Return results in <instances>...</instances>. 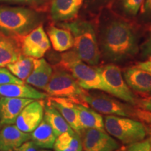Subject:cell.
<instances>
[{"instance_id":"cell-1","label":"cell","mask_w":151,"mask_h":151,"mask_svg":"<svg viewBox=\"0 0 151 151\" xmlns=\"http://www.w3.org/2000/svg\"><path fill=\"white\" fill-rule=\"evenodd\" d=\"M100 55L110 63H122L140 52V35L137 24L106 9L95 19Z\"/></svg>"},{"instance_id":"cell-2","label":"cell","mask_w":151,"mask_h":151,"mask_svg":"<svg viewBox=\"0 0 151 151\" xmlns=\"http://www.w3.org/2000/svg\"><path fill=\"white\" fill-rule=\"evenodd\" d=\"M60 26L68 29L73 38V50L85 63L97 66L101 55L98 46L96 27L93 22L84 19H75L60 23Z\"/></svg>"},{"instance_id":"cell-3","label":"cell","mask_w":151,"mask_h":151,"mask_svg":"<svg viewBox=\"0 0 151 151\" xmlns=\"http://www.w3.org/2000/svg\"><path fill=\"white\" fill-rule=\"evenodd\" d=\"M57 67L71 73L83 89L99 90L112 95V92L100 73L99 67L85 64L73 50L62 54L61 60Z\"/></svg>"},{"instance_id":"cell-4","label":"cell","mask_w":151,"mask_h":151,"mask_svg":"<svg viewBox=\"0 0 151 151\" xmlns=\"http://www.w3.org/2000/svg\"><path fill=\"white\" fill-rule=\"evenodd\" d=\"M39 11L27 7L0 6V32L12 36L29 33L40 24Z\"/></svg>"},{"instance_id":"cell-5","label":"cell","mask_w":151,"mask_h":151,"mask_svg":"<svg viewBox=\"0 0 151 151\" xmlns=\"http://www.w3.org/2000/svg\"><path fill=\"white\" fill-rule=\"evenodd\" d=\"M44 91L49 97H61L89 106L85 101L88 90L79 86L74 77L65 69L55 66Z\"/></svg>"},{"instance_id":"cell-6","label":"cell","mask_w":151,"mask_h":151,"mask_svg":"<svg viewBox=\"0 0 151 151\" xmlns=\"http://www.w3.org/2000/svg\"><path fill=\"white\" fill-rule=\"evenodd\" d=\"M104 120L106 131L124 144L144 140L148 134L146 124L137 119L108 115Z\"/></svg>"},{"instance_id":"cell-7","label":"cell","mask_w":151,"mask_h":151,"mask_svg":"<svg viewBox=\"0 0 151 151\" xmlns=\"http://www.w3.org/2000/svg\"><path fill=\"white\" fill-rule=\"evenodd\" d=\"M85 101L98 113L136 119V107L101 92H87Z\"/></svg>"},{"instance_id":"cell-8","label":"cell","mask_w":151,"mask_h":151,"mask_svg":"<svg viewBox=\"0 0 151 151\" xmlns=\"http://www.w3.org/2000/svg\"><path fill=\"white\" fill-rule=\"evenodd\" d=\"M101 76L112 92V95L134 106H137V99L124 81L121 69L115 64H107L99 67Z\"/></svg>"},{"instance_id":"cell-9","label":"cell","mask_w":151,"mask_h":151,"mask_svg":"<svg viewBox=\"0 0 151 151\" xmlns=\"http://www.w3.org/2000/svg\"><path fill=\"white\" fill-rule=\"evenodd\" d=\"M16 37L22 53L25 56L39 59L43 58L50 48V40L45 32L43 24H39L26 35Z\"/></svg>"},{"instance_id":"cell-10","label":"cell","mask_w":151,"mask_h":151,"mask_svg":"<svg viewBox=\"0 0 151 151\" xmlns=\"http://www.w3.org/2000/svg\"><path fill=\"white\" fill-rule=\"evenodd\" d=\"M85 151H116L120 144L104 129H84L81 132Z\"/></svg>"},{"instance_id":"cell-11","label":"cell","mask_w":151,"mask_h":151,"mask_svg":"<svg viewBox=\"0 0 151 151\" xmlns=\"http://www.w3.org/2000/svg\"><path fill=\"white\" fill-rule=\"evenodd\" d=\"M44 105L43 99H35L27 104L16 119L17 127L26 133L33 132L43 119Z\"/></svg>"},{"instance_id":"cell-12","label":"cell","mask_w":151,"mask_h":151,"mask_svg":"<svg viewBox=\"0 0 151 151\" xmlns=\"http://www.w3.org/2000/svg\"><path fill=\"white\" fill-rule=\"evenodd\" d=\"M122 75L132 90L143 95L151 94L150 71L135 65L126 68Z\"/></svg>"},{"instance_id":"cell-13","label":"cell","mask_w":151,"mask_h":151,"mask_svg":"<svg viewBox=\"0 0 151 151\" xmlns=\"http://www.w3.org/2000/svg\"><path fill=\"white\" fill-rule=\"evenodd\" d=\"M84 0H52L50 14L55 22H69L75 20L83 6Z\"/></svg>"},{"instance_id":"cell-14","label":"cell","mask_w":151,"mask_h":151,"mask_svg":"<svg viewBox=\"0 0 151 151\" xmlns=\"http://www.w3.org/2000/svg\"><path fill=\"white\" fill-rule=\"evenodd\" d=\"M34 100L35 99L1 97L0 98V124L16 123V119L22 109Z\"/></svg>"},{"instance_id":"cell-15","label":"cell","mask_w":151,"mask_h":151,"mask_svg":"<svg viewBox=\"0 0 151 151\" xmlns=\"http://www.w3.org/2000/svg\"><path fill=\"white\" fill-rule=\"evenodd\" d=\"M47 101L59 111L73 130L81 134L83 128L79 121L78 111L76 106V103L65 98L54 97H48Z\"/></svg>"},{"instance_id":"cell-16","label":"cell","mask_w":151,"mask_h":151,"mask_svg":"<svg viewBox=\"0 0 151 151\" xmlns=\"http://www.w3.org/2000/svg\"><path fill=\"white\" fill-rule=\"evenodd\" d=\"M31 139L29 133L20 130L16 125L5 124L0 131V151H10Z\"/></svg>"},{"instance_id":"cell-17","label":"cell","mask_w":151,"mask_h":151,"mask_svg":"<svg viewBox=\"0 0 151 151\" xmlns=\"http://www.w3.org/2000/svg\"><path fill=\"white\" fill-rule=\"evenodd\" d=\"M0 96L6 97L44 99L49 96L28 84H7L0 86Z\"/></svg>"},{"instance_id":"cell-18","label":"cell","mask_w":151,"mask_h":151,"mask_svg":"<svg viewBox=\"0 0 151 151\" xmlns=\"http://www.w3.org/2000/svg\"><path fill=\"white\" fill-rule=\"evenodd\" d=\"M53 69L51 65L43 58L35 59L32 73L26 79L25 83L38 89L44 90L51 77Z\"/></svg>"},{"instance_id":"cell-19","label":"cell","mask_w":151,"mask_h":151,"mask_svg":"<svg viewBox=\"0 0 151 151\" xmlns=\"http://www.w3.org/2000/svg\"><path fill=\"white\" fill-rule=\"evenodd\" d=\"M22 54L16 36H6L0 32V67L15 62Z\"/></svg>"},{"instance_id":"cell-20","label":"cell","mask_w":151,"mask_h":151,"mask_svg":"<svg viewBox=\"0 0 151 151\" xmlns=\"http://www.w3.org/2000/svg\"><path fill=\"white\" fill-rule=\"evenodd\" d=\"M47 33L52 48L56 51L65 52L73 48V35L68 29L51 24L48 27Z\"/></svg>"},{"instance_id":"cell-21","label":"cell","mask_w":151,"mask_h":151,"mask_svg":"<svg viewBox=\"0 0 151 151\" xmlns=\"http://www.w3.org/2000/svg\"><path fill=\"white\" fill-rule=\"evenodd\" d=\"M31 139L38 148L50 149L53 148L57 137L55 135L51 126L43 119L37 128L30 134Z\"/></svg>"},{"instance_id":"cell-22","label":"cell","mask_w":151,"mask_h":151,"mask_svg":"<svg viewBox=\"0 0 151 151\" xmlns=\"http://www.w3.org/2000/svg\"><path fill=\"white\" fill-rule=\"evenodd\" d=\"M79 121L83 129H104V120L102 116L89 106L76 104Z\"/></svg>"},{"instance_id":"cell-23","label":"cell","mask_w":151,"mask_h":151,"mask_svg":"<svg viewBox=\"0 0 151 151\" xmlns=\"http://www.w3.org/2000/svg\"><path fill=\"white\" fill-rule=\"evenodd\" d=\"M43 118L51 126L56 137H58L65 132H71L74 131L67 123V122L62 117L59 111L48 101L46 103L45 102Z\"/></svg>"},{"instance_id":"cell-24","label":"cell","mask_w":151,"mask_h":151,"mask_svg":"<svg viewBox=\"0 0 151 151\" xmlns=\"http://www.w3.org/2000/svg\"><path fill=\"white\" fill-rule=\"evenodd\" d=\"M52 148L55 151H82L81 136L75 131L62 133L57 137Z\"/></svg>"},{"instance_id":"cell-25","label":"cell","mask_w":151,"mask_h":151,"mask_svg":"<svg viewBox=\"0 0 151 151\" xmlns=\"http://www.w3.org/2000/svg\"><path fill=\"white\" fill-rule=\"evenodd\" d=\"M144 0H116L109 9L122 18L134 20Z\"/></svg>"},{"instance_id":"cell-26","label":"cell","mask_w":151,"mask_h":151,"mask_svg":"<svg viewBox=\"0 0 151 151\" xmlns=\"http://www.w3.org/2000/svg\"><path fill=\"white\" fill-rule=\"evenodd\" d=\"M34 61L35 58L22 54L18 60L9 64L6 67L15 76L25 82L26 79L33 70Z\"/></svg>"},{"instance_id":"cell-27","label":"cell","mask_w":151,"mask_h":151,"mask_svg":"<svg viewBox=\"0 0 151 151\" xmlns=\"http://www.w3.org/2000/svg\"><path fill=\"white\" fill-rule=\"evenodd\" d=\"M116 0H84L83 10L95 19L103 10L109 9Z\"/></svg>"},{"instance_id":"cell-28","label":"cell","mask_w":151,"mask_h":151,"mask_svg":"<svg viewBox=\"0 0 151 151\" xmlns=\"http://www.w3.org/2000/svg\"><path fill=\"white\" fill-rule=\"evenodd\" d=\"M0 2L29 5L32 9L39 12L46 10L48 5V0H0Z\"/></svg>"},{"instance_id":"cell-29","label":"cell","mask_w":151,"mask_h":151,"mask_svg":"<svg viewBox=\"0 0 151 151\" xmlns=\"http://www.w3.org/2000/svg\"><path fill=\"white\" fill-rule=\"evenodd\" d=\"M14 83L23 84L24 82L15 76L8 69L0 67V86Z\"/></svg>"},{"instance_id":"cell-30","label":"cell","mask_w":151,"mask_h":151,"mask_svg":"<svg viewBox=\"0 0 151 151\" xmlns=\"http://www.w3.org/2000/svg\"><path fill=\"white\" fill-rule=\"evenodd\" d=\"M135 113L136 119L140 120L146 124L147 127H149L151 129V112L139 108H136Z\"/></svg>"},{"instance_id":"cell-31","label":"cell","mask_w":151,"mask_h":151,"mask_svg":"<svg viewBox=\"0 0 151 151\" xmlns=\"http://www.w3.org/2000/svg\"><path fill=\"white\" fill-rule=\"evenodd\" d=\"M127 151H150V145L148 139L129 144Z\"/></svg>"},{"instance_id":"cell-32","label":"cell","mask_w":151,"mask_h":151,"mask_svg":"<svg viewBox=\"0 0 151 151\" xmlns=\"http://www.w3.org/2000/svg\"><path fill=\"white\" fill-rule=\"evenodd\" d=\"M140 51L142 56L144 58L151 56V27L149 29L148 37L140 46Z\"/></svg>"},{"instance_id":"cell-33","label":"cell","mask_w":151,"mask_h":151,"mask_svg":"<svg viewBox=\"0 0 151 151\" xmlns=\"http://www.w3.org/2000/svg\"><path fill=\"white\" fill-rule=\"evenodd\" d=\"M140 15L143 20H151V0H144L141 7Z\"/></svg>"},{"instance_id":"cell-34","label":"cell","mask_w":151,"mask_h":151,"mask_svg":"<svg viewBox=\"0 0 151 151\" xmlns=\"http://www.w3.org/2000/svg\"><path fill=\"white\" fill-rule=\"evenodd\" d=\"M13 151H38V146L32 141H27Z\"/></svg>"},{"instance_id":"cell-35","label":"cell","mask_w":151,"mask_h":151,"mask_svg":"<svg viewBox=\"0 0 151 151\" xmlns=\"http://www.w3.org/2000/svg\"><path fill=\"white\" fill-rule=\"evenodd\" d=\"M137 106L139 109L151 112V96L145 97L144 99H139Z\"/></svg>"},{"instance_id":"cell-36","label":"cell","mask_w":151,"mask_h":151,"mask_svg":"<svg viewBox=\"0 0 151 151\" xmlns=\"http://www.w3.org/2000/svg\"><path fill=\"white\" fill-rule=\"evenodd\" d=\"M137 66L151 72V56L148 57V59L145 60V61L139 62Z\"/></svg>"},{"instance_id":"cell-37","label":"cell","mask_w":151,"mask_h":151,"mask_svg":"<svg viewBox=\"0 0 151 151\" xmlns=\"http://www.w3.org/2000/svg\"><path fill=\"white\" fill-rule=\"evenodd\" d=\"M38 151H50V150H45V149H41V150H39Z\"/></svg>"},{"instance_id":"cell-38","label":"cell","mask_w":151,"mask_h":151,"mask_svg":"<svg viewBox=\"0 0 151 151\" xmlns=\"http://www.w3.org/2000/svg\"><path fill=\"white\" fill-rule=\"evenodd\" d=\"M122 151H127L126 150H122Z\"/></svg>"},{"instance_id":"cell-39","label":"cell","mask_w":151,"mask_h":151,"mask_svg":"<svg viewBox=\"0 0 151 151\" xmlns=\"http://www.w3.org/2000/svg\"><path fill=\"white\" fill-rule=\"evenodd\" d=\"M150 151H151V148H150Z\"/></svg>"}]
</instances>
